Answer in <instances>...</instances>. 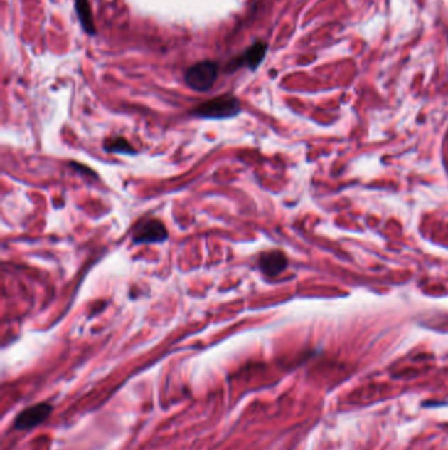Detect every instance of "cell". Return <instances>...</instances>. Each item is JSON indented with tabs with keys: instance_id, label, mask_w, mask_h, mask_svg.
<instances>
[{
	"instance_id": "7",
	"label": "cell",
	"mask_w": 448,
	"mask_h": 450,
	"mask_svg": "<svg viewBox=\"0 0 448 450\" xmlns=\"http://www.w3.org/2000/svg\"><path fill=\"white\" fill-rule=\"evenodd\" d=\"M75 11L78 15L80 26L87 35L95 36L96 28L94 24V15L88 0H75Z\"/></svg>"
},
{
	"instance_id": "1",
	"label": "cell",
	"mask_w": 448,
	"mask_h": 450,
	"mask_svg": "<svg viewBox=\"0 0 448 450\" xmlns=\"http://www.w3.org/2000/svg\"><path fill=\"white\" fill-rule=\"evenodd\" d=\"M241 112V103L240 100L232 95L215 96L213 99L198 104L192 111L191 115L201 117V119H212V120H221V119H230Z\"/></svg>"
},
{
	"instance_id": "8",
	"label": "cell",
	"mask_w": 448,
	"mask_h": 450,
	"mask_svg": "<svg viewBox=\"0 0 448 450\" xmlns=\"http://www.w3.org/2000/svg\"><path fill=\"white\" fill-rule=\"evenodd\" d=\"M104 149L111 153H125V155H136L134 147L130 145L128 140L124 137H112V139L105 140Z\"/></svg>"
},
{
	"instance_id": "5",
	"label": "cell",
	"mask_w": 448,
	"mask_h": 450,
	"mask_svg": "<svg viewBox=\"0 0 448 450\" xmlns=\"http://www.w3.org/2000/svg\"><path fill=\"white\" fill-rule=\"evenodd\" d=\"M267 51V43H263V41H257V43H252L250 48H247L240 57L230 61L228 70L234 71L240 68H247V69L254 71V70L258 69L260 63L265 60Z\"/></svg>"
},
{
	"instance_id": "4",
	"label": "cell",
	"mask_w": 448,
	"mask_h": 450,
	"mask_svg": "<svg viewBox=\"0 0 448 450\" xmlns=\"http://www.w3.org/2000/svg\"><path fill=\"white\" fill-rule=\"evenodd\" d=\"M53 406L50 403H37L21 411L14 422V428L18 431H29L43 424L52 415Z\"/></svg>"
},
{
	"instance_id": "2",
	"label": "cell",
	"mask_w": 448,
	"mask_h": 450,
	"mask_svg": "<svg viewBox=\"0 0 448 450\" xmlns=\"http://www.w3.org/2000/svg\"><path fill=\"white\" fill-rule=\"evenodd\" d=\"M218 77V65L213 61H201L192 65L184 74V82L198 93L209 91Z\"/></svg>"
},
{
	"instance_id": "3",
	"label": "cell",
	"mask_w": 448,
	"mask_h": 450,
	"mask_svg": "<svg viewBox=\"0 0 448 450\" xmlns=\"http://www.w3.org/2000/svg\"><path fill=\"white\" fill-rule=\"evenodd\" d=\"M169 237V232L164 223L158 219L145 217L134 225L132 239L136 244H161Z\"/></svg>"
},
{
	"instance_id": "6",
	"label": "cell",
	"mask_w": 448,
	"mask_h": 450,
	"mask_svg": "<svg viewBox=\"0 0 448 450\" xmlns=\"http://www.w3.org/2000/svg\"><path fill=\"white\" fill-rule=\"evenodd\" d=\"M288 265L287 257L282 251H265L259 257V268L263 271L266 277H276L284 271Z\"/></svg>"
}]
</instances>
